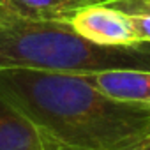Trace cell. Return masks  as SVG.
<instances>
[{
	"mask_svg": "<svg viewBox=\"0 0 150 150\" xmlns=\"http://www.w3.org/2000/svg\"><path fill=\"white\" fill-rule=\"evenodd\" d=\"M0 92L34 122L44 150H136L150 138V104L110 97L85 74L0 69Z\"/></svg>",
	"mask_w": 150,
	"mask_h": 150,
	"instance_id": "obj_1",
	"label": "cell"
},
{
	"mask_svg": "<svg viewBox=\"0 0 150 150\" xmlns=\"http://www.w3.org/2000/svg\"><path fill=\"white\" fill-rule=\"evenodd\" d=\"M0 69L67 74L150 71V42L103 46L80 35L69 21L11 20L0 23Z\"/></svg>",
	"mask_w": 150,
	"mask_h": 150,
	"instance_id": "obj_2",
	"label": "cell"
},
{
	"mask_svg": "<svg viewBox=\"0 0 150 150\" xmlns=\"http://www.w3.org/2000/svg\"><path fill=\"white\" fill-rule=\"evenodd\" d=\"M69 23L80 35L103 46H129L138 42L127 14L103 2L81 7L71 16Z\"/></svg>",
	"mask_w": 150,
	"mask_h": 150,
	"instance_id": "obj_3",
	"label": "cell"
},
{
	"mask_svg": "<svg viewBox=\"0 0 150 150\" xmlns=\"http://www.w3.org/2000/svg\"><path fill=\"white\" fill-rule=\"evenodd\" d=\"M99 2L101 0H0V11L6 21H69L81 7Z\"/></svg>",
	"mask_w": 150,
	"mask_h": 150,
	"instance_id": "obj_4",
	"label": "cell"
},
{
	"mask_svg": "<svg viewBox=\"0 0 150 150\" xmlns=\"http://www.w3.org/2000/svg\"><path fill=\"white\" fill-rule=\"evenodd\" d=\"M85 76L106 96L125 103L150 104V71L118 69Z\"/></svg>",
	"mask_w": 150,
	"mask_h": 150,
	"instance_id": "obj_5",
	"label": "cell"
},
{
	"mask_svg": "<svg viewBox=\"0 0 150 150\" xmlns=\"http://www.w3.org/2000/svg\"><path fill=\"white\" fill-rule=\"evenodd\" d=\"M0 150H44L34 122L0 92Z\"/></svg>",
	"mask_w": 150,
	"mask_h": 150,
	"instance_id": "obj_6",
	"label": "cell"
},
{
	"mask_svg": "<svg viewBox=\"0 0 150 150\" xmlns=\"http://www.w3.org/2000/svg\"><path fill=\"white\" fill-rule=\"evenodd\" d=\"M103 4H108L125 14H150L148 0H108Z\"/></svg>",
	"mask_w": 150,
	"mask_h": 150,
	"instance_id": "obj_7",
	"label": "cell"
},
{
	"mask_svg": "<svg viewBox=\"0 0 150 150\" xmlns=\"http://www.w3.org/2000/svg\"><path fill=\"white\" fill-rule=\"evenodd\" d=\"M138 42H150V14H127Z\"/></svg>",
	"mask_w": 150,
	"mask_h": 150,
	"instance_id": "obj_8",
	"label": "cell"
},
{
	"mask_svg": "<svg viewBox=\"0 0 150 150\" xmlns=\"http://www.w3.org/2000/svg\"><path fill=\"white\" fill-rule=\"evenodd\" d=\"M136 150H150V138H148V139H146L145 143H141V145H139V146H138Z\"/></svg>",
	"mask_w": 150,
	"mask_h": 150,
	"instance_id": "obj_9",
	"label": "cell"
},
{
	"mask_svg": "<svg viewBox=\"0 0 150 150\" xmlns=\"http://www.w3.org/2000/svg\"><path fill=\"white\" fill-rule=\"evenodd\" d=\"M0 23H6V16L2 14V11H0Z\"/></svg>",
	"mask_w": 150,
	"mask_h": 150,
	"instance_id": "obj_10",
	"label": "cell"
},
{
	"mask_svg": "<svg viewBox=\"0 0 150 150\" xmlns=\"http://www.w3.org/2000/svg\"><path fill=\"white\" fill-rule=\"evenodd\" d=\"M101 2H108V0H101Z\"/></svg>",
	"mask_w": 150,
	"mask_h": 150,
	"instance_id": "obj_11",
	"label": "cell"
},
{
	"mask_svg": "<svg viewBox=\"0 0 150 150\" xmlns=\"http://www.w3.org/2000/svg\"><path fill=\"white\" fill-rule=\"evenodd\" d=\"M148 2H150V0H148Z\"/></svg>",
	"mask_w": 150,
	"mask_h": 150,
	"instance_id": "obj_12",
	"label": "cell"
}]
</instances>
